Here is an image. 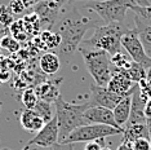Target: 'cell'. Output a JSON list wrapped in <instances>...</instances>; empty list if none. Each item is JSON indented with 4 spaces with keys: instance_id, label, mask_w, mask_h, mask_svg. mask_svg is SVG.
Wrapping results in <instances>:
<instances>
[{
    "instance_id": "6da1fadb",
    "label": "cell",
    "mask_w": 151,
    "mask_h": 150,
    "mask_svg": "<svg viewBox=\"0 0 151 150\" xmlns=\"http://www.w3.org/2000/svg\"><path fill=\"white\" fill-rule=\"evenodd\" d=\"M101 25L105 23L91 18L89 16L80 14L78 9H73L71 12L61 16L52 27L53 31L61 38V44L58 47L60 56L63 57L65 61H68V58L79 49L87 30L91 27L96 29Z\"/></svg>"
},
{
    "instance_id": "7a4b0ae2",
    "label": "cell",
    "mask_w": 151,
    "mask_h": 150,
    "mask_svg": "<svg viewBox=\"0 0 151 150\" xmlns=\"http://www.w3.org/2000/svg\"><path fill=\"white\" fill-rule=\"evenodd\" d=\"M129 29L130 27L127 26L124 22H111L106 23V25H101L96 27L93 35L89 39L83 40L80 45L87 47V48L102 49L107 52L110 56H112L116 52L122 50V36Z\"/></svg>"
},
{
    "instance_id": "3957f363",
    "label": "cell",
    "mask_w": 151,
    "mask_h": 150,
    "mask_svg": "<svg viewBox=\"0 0 151 150\" xmlns=\"http://www.w3.org/2000/svg\"><path fill=\"white\" fill-rule=\"evenodd\" d=\"M56 106V117L58 122V129H60V136H58V142H62L74 129H76L80 125H84V111L88 107H91L89 101L84 104H70L63 100V97L58 96L54 101Z\"/></svg>"
},
{
    "instance_id": "277c9868",
    "label": "cell",
    "mask_w": 151,
    "mask_h": 150,
    "mask_svg": "<svg viewBox=\"0 0 151 150\" xmlns=\"http://www.w3.org/2000/svg\"><path fill=\"white\" fill-rule=\"evenodd\" d=\"M78 50L83 56L87 70L92 75L94 83L101 87H107L112 75V69L110 66L111 65L110 54L102 49L87 48L81 45Z\"/></svg>"
},
{
    "instance_id": "5b68a950",
    "label": "cell",
    "mask_w": 151,
    "mask_h": 150,
    "mask_svg": "<svg viewBox=\"0 0 151 150\" xmlns=\"http://www.w3.org/2000/svg\"><path fill=\"white\" fill-rule=\"evenodd\" d=\"M134 5L130 0H101L88 1L83 4V8L94 12L102 22H124L127 12Z\"/></svg>"
},
{
    "instance_id": "8992f818",
    "label": "cell",
    "mask_w": 151,
    "mask_h": 150,
    "mask_svg": "<svg viewBox=\"0 0 151 150\" xmlns=\"http://www.w3.org/2000/svg\"><path fill=\"white\" fill-rule=\"evenodd\" d=\"M124 129L115 128L106 124H84L74 129L62 142L65 144H76V142H91L102 140L110 136L123 135Z\"/></svg>"
},
{
    "instance_id": "52a82bcc",
    "label": "cell",
    "mask_w": 151,
    "mask_h": 150,
    "mask_svg": "<svg viewBox=\"0 0 151 150\" xmlns=\"http://www.w3.org/2000/svg\"><path fill=\"white\" fill-rule=\"evenodd\" d=\"M122 45L127 50V53L132 58V61L142 65L146 70L151 67V58L147 56L145 49H143V45L138 36V30L136 27L129 29L122 36Z\"/></svg>"
},
{
    "instance_id": "ba28073f",
    "label": "cell",
    "mask_w": 151,
    "mask_h": 150,
    "mask_svg": "<svg viewBox=\"0 0 151 150\" xmlns=\"http://www.w3.org/2000/svg\"><path fill=\"white\" fill-rule=\"evenodd\" d=\"M65 4H67L66 0H44L37 3L32 8V11L39 17L40 26L45 29H52L57 19L60 18V12Z\"/></svg>"
},
{
    "instance_id": "9c48e42d",
    "label": "cell",
    "mask_w": 151,
    "mask_h": 150,
    "mask_svg": "<svg viewBox=\"0 0 151 150\" xmlns=\"http://www.w3.org/2000/svg\"><path fill=\"white\" fill-rule=\"evenodd\" d=\"M122 98L123 96L111 92L107 87L97 86L96 83L91 86V100H89L91 106H102L112 110Z\"/></svg>"
},
{
    "instance_id": "30bf717a",
    "label": "cell",
    "mask_w": 151,
    "mask_h": 150,
    "mask_svg": "<svg viewBox=\"0 0 151 150\" xmlns=\"http://www.w3.org/2000/svg\"><path fill=\"white\" fill-rule=\"evenodd\" d=\"M137 86L138 84L133 83L132 79L129 78L128 73H127V70L115 69V70H112V75L107 84V88L111 92H114V93L125 97V96L132 94Z\"/></svg>"
},
{
    "instance_id": "8fae6325",
    "label": "cell",
    "mask_w": 151,
    "mask_h": 150,
    "mask_svg": "<svg viewBox=\"0 0 151 150\" xmlns=\"http://www.w3.org/2000/svg\"><path fill=\"white\" fill-rule=\"evenodd\" d=\"M149 100L145 94L141 92L139 86L136 87V89L132 93V105H130V115L129 119L127 122L125 127L129 125H134V124H146V115H145V106H146V101Z\"/></svg>"
},
{
    "instance_id": "7c38bea8",
    "label": "cell",
    "mask_w": 151,
    "mask_h": 150,
    "mask_svg": "<svg viewBox=\"0 0 151 150\" xmlns=\"http://www.w3.org/2000/svg\"><path fill=\"white\" fill-rule=\"evenodd\" d=\"M58 136H60V129H58L57 117L50 119L44 124V127L36 133L35 137L30 140L29 145H39V146H53L58 142Z\"/></svg>"
},
{
    "instance_id": "4fadbf2b",
    "label": "cell",
    "mask_w": 151,
    "mask_h": 150,
    "mask_svg": "<svg viewBox=\"0 0 151 150\" xmlns=\"http://www.w3.org/2000/svg\"><path fill=\"white\" fill-rule=\"evenodd\" d=\"M84 122L85 124H106L115 128H122L116 123L112 110L102 106L88 107L84 111Z\"/></svg>"
},
{
    "instance_id": "5bb4252c",
    "label": "cell",
    "mask_w": 151,
    "mask_h": 150,
    "mask_svg": "<svg viewBox=\"0 0 151 150\" xmlns=\"http://www.w3.org/2000/svg\"><path fill=\"white\" fill-rule=\"evenodd\" d=\"M19 122L22 128L27 132H39L45 124L43 118L34 109H25L19 117Z\"/></svg>"
},
{
    "instance_id": "9a60e30c",
    "label": "cell",
    "mask_w": 151,
    "mask_h": 150,
    "mask_svg": "<svg viewBox=\"0 0 151 150\" xmlns=\"http://www.w3.org/2000/svg\"><path fill=\"white\" fill-rule=\"evenodd\" d=\"M60 83H61V80L45 81V83L39 84V86L35 88L37 98L53 104L58 98V96H60Z\"/></svg>"
},
{
    "instance_id": "2e32d148",
    "label": "cell",
    "mask_w": 151,
    "mask_h": 150,
    "mask_svg": "<svg viewBox=\"0 0 151 150\" xmlns=\"http://www.w3.org/2000/svg\"><path fill=\"white\" fill-rule=\"evenodd\" d=\"M130 105H132V94L123 97L119 104L112 109L116 123H118L119 127H122L123 129H124V125L127 124V122H128V119H129Z\"/></svg>"
},
{
    "instance_id": "e0dca14e",
    "label": "cell",
    "mask_w": 151,
    "mask_h": 150,
    "mask_svg": "<svg viewBox=\"0 0 151 150\" xmlns=\"http://www.w3.org/2000/svg\"><path fill=\"white\" fill-rule=\"evenodd\" d=\"M39 66L42 71L47 75H54L58 73L61 67V60L56 53L47 52L44 53L39 60Z\"/></svg>"
},
{
    "instance_id": "ac0fdd59",
    "label": "cell",
    "mask_w": 151,
    "mask_h": 150,
    "mask_svg": "<svg viewBox=\"0 0 151 150\" xmlns=\"http://www.w3.org/2000/svg\"><path fill=\"white\" fill-rule=\"evenodd\" d=\"M123 136H124L123 141L130 142V144H132L133 141H136V140L142 138V137L150 140V132H149V128H147V124H134V125L125 127L124 132H123Z\"/></svg>"
},
{
    "instance_id": "d6986e66",
    "label": "cell",
    "mask_w": 151,
    "mask_h": 150,
    "mask_svg": "<svg viewBox=\"0 0 151 150\" xmlns=\"http://www.w3.org/2000/svg\"><path fill=\"white\" fill-rule=\"evenodd\" d=\"M130 11L134 13V27L142 29L146 26H151V4L147 6L133 5Z\"/></svg>"
},
{
    "instance_id": "ffe728a7",
    "label": "cell",
    "mask_w": 151,
    "mask_h": 150,
    "mask_svg": "<svg viewBox=\"0 0 151 150\" xmlns=\"http://www.w3.org/2000/svg\"><path fill=\"white\" fill-rule=\"evenodd\" d=\"M37 114L43 118V120L45 122H49L54 115H53V107H52V104L50 102H47V101H43V100H39L36 104V106L34 107Z\"/></svg>"
},
{
    "instance_id": "44dd1931",
    "label": "cell",
    "mask_w": 151,
    "mask_h": 150,
    "mask_svg": "<svg viewBox=\"0 0 151 150\" xmlns=\"http://www.w3.org/2000/svg\"><path fill=\"white\" fill-rule=\"evenodd\" d=\"M127 73H128L129 78L132 79L133 83H139L141 80L146 79V69L142 65L134 62V61H132V65L127 70Z\"/></svg>"
},
{
    "instance_id": "7402d4cb",
    "label": "cell",
    "mask_w": 151,
    "mask_h": 150,
    "mask_svg": "<svg viewBox=\"0 0 151 150\" xmlns=\"http://www.w3.org/2000/svg\"><path fill=\"white\" fill-rule=\"evenodd\" d=\"M110 60H111V65H114L116 69H122V70H128L132 65V61H130L128 54H124L120 50V52H116L115 54L110 56Z\"/></svg>"
},
{
    "instance_id": "603a6c76",
    "label": "cell",
    "mask_w": 151,
    "mask_h": 150,
    "mask_svg": "<svg viewBox=\"0 0 151 150\" xmlns=\"http://www.w3.org/2000/svg\"><path fill=\"white\" fill-rule=\"evenodd\" d=\"M137 30H138V36L143 45V49H145L147 56L151 58V26H146Z\"/></svg>"
},
{
    "instance_id": "cb8c5ba5",
    "label": "cell",
    "mask_w": 151,
    "mask_h": 150,
    "mask_svg": "<svg viewBox=\"0 0 151 150\" xmlns=\"http://www.w3.org/2000/svg\"><path fill=\"white\" fill-rule=\"evenodd\" d=\"M21 100H22V104L25 105L26 109H34L36 106L39 98H37V94H36V92L34 88H27L26 91H23Z\"/></svg>"
},
{
    "instance_id": "d4e9b609",
    "label": "cell",
    "mask_w": 151,
    "mask_h": 150,
    "mask_svg": "<svg viewBox=\"0 0 151 150\" xmlns=\"http://www.w3.org/2000/svg\"><path fill=\"white\" fill-rule=\"evenodd\" d=\"M25 25L22 23V21H18V22H14L12 25V32H13V35H14V38H17V39H19V40H22V39H26V35H25Z\"/></svg>"
},
{
    "instance_id": "484cf974",
    "label": "cell",
    "mask_w": 151,
    "mask_h": 150,
    "mask_svg": "<svg viewBox=\"0 0 151 150\" xmlns=\"http://www.w3.org/2000/svg\"><path fill=\"white\" fill-rule=\"evenodd\" d=\"M133 150H151V141L149 138H138L132 142Z\"/></svg>"
},
{
    "instance_id": "4316f807",
    "label": "cell",
    "mask_w": 151,
    "mask_h": 150,
    "mask_svg": "<svg viewBox=\"0 0 151 150\" xmlns=\"http://www.w3.org/2000/svg\"><path fill=\"white\" fill-rule=\"evenodd\" d=\"M0 45L3 47V48H8L11 52H14V50L18 49V42H16L14 39H12V38H3L1 42H0Z\"/></svg>"
},
{
    "instance_id": "83f0119b",
    "label": "cell",
    "mask_w": 151,
    "mask_h": 150,
    "mask_svg": "<svg viewBox=\"0 0 151 150\" xmlns=\"http://www.w3.org/2000/svg\"><path fill=\"white\" fill-rule=\"evenodd\" d=\"M105 145H106L105 144V138L97 140V141H91V142H87L84 150H101Z\"/></svg>"
},
{
    "instance_id": "f1b7e54d",
    "label": "cell",
    "mask_w": 151,
    "mask_h": 150,
    "mask_svg": "<svg viewBox=\"0 0 151 150\" xmlns=\"http://www.w3.org/2000/svg\"><path fill=\"white\" fill-rule=\"evenodd\" d=\"M9 9H11L12 13H16V14H18V13H22L26 8L23 6L21 0H12L11 5H9Z\"/></svg>"
},
{
    "instance_id": "f546056e",
    "label": "cell",
    "mask_w": 151,
    "mask_h": 150,
    "mask_svg": "<svg viewBox=\"0 0 151 150\" xmlns=\"http://www.w3.org/2000/svg\"><path fill=\"white\" fill-rule=\"evenodd\" d=\"M53 150H74V144H65V142H57L53 145Z\"/></svg>"
},
{
    "instance_id": "4dcf8cb0",
    "label": "cell",
    "mask_w": 151,
    "mask_h": 150,
    "mask_svg": "<svg viewBox=\"0 0 151 150\" xmlns=\"http://www.w3.org/2000/svg\"><path fill=\"white\" fill-rule=\"evenodd\" d=\"M145 115L146 118H151V97L146 101V106H145Z\"/></svg>"
},
{
    "instance_id": "1f68e13d",
    "label": "cell",
    "mask_w": 151,
    "mask_h": 150,
    "mask_svg": "<svg viewBox=\"0 0 151 150\" xmlns=\"http://www.w3.org/2000/svg\"><path fill=\"white\" fill-rule=\"evenodd\" d=\"M29 150H53V146H39V145H30Z\"/></svg>"
},
{
    "instance_id": "d6a6232c",
    "label": "cell",
    "mask_w": 151,
    "mask_h": 150,
    "mask_svg": "<svg viewBox=\"0 0 151 150\" xmlns=\"http://www.w3.org/2000/svg\"><path fill=\"white\" fill-rule=\"evenodd\" d=\"M118 150H133V148H132V144H130V142H124L123 141L122 144L119 145Z\"/></svg>"
},
{
    "instance_id": "836d02e7",
    "label": "cell",
    "mask_w": 151,
    "mask_h": 150,
    "mask_svg": "<svg viewBox=\"0 0 151 150\" xmlns=\"http://www.w3.org/2000/svg\"><path fill=\"white\" fill-rule=\"evenodd\" d=\"M130 1H133V4H134V5H139V6H147V5H150L149 0H130Z\"/></svg>"
},
{
    "instance_id": "e575fe53",
    "label": "cell",
    "mask_w": 151,
    "mask_h": 150,
    "mask_svg": "<svg viewBox=\"0 0 151 150\" xmlns=\"http://www.w3.org/2000/svg\"><path fill=\"white\" fill-rule=\"evenodd\" d=\"M67 4H71V3H76V1H101V0H66Z\"/></svg>"
},
{
    "instance_id": "d590c367",
    "label": "cell",
    "mask_w": 151,
    "mask_h": 150,
    "mask_svg": "<svg viewBox=\"0 0 151 150\" xmlns=\"http://www.w3.org/2000/svg\"><path fill=\"white\" fill-rule=\"evenodd\" d=\"M29 148H30V145H29V144H27V145H26V146H25V148H23L22 150H29Z\"/></svg>"
},
{
    "instance_id": "8d00e7d4",
    "label": "cell",
    "mask_w": 151,
    "mask_h": 150,
    "mask_svg": "<svg viewBox=\"0 0 151 150\" xmlns=\"http://www.w3.org/2000/svg\"><path fill=\"white\" fill-rule=\"evenodd\" d=\"M0 150H11V149H8V148H1Z\"/></svg>"
}]
</instances>
